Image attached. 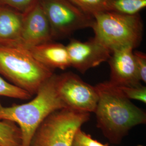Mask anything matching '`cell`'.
I'll return each mask as SVG.
<instances>
[{
  "instance_id": "6da1fadb",
  "label": "cell",
  "mask_w": 146,
  "mask_h": 146,
  "mask_svg": "<svg viewBox=\"0 0 146 146\" xmlns=\"http://www.w3.org/2000/svg\"><path fill=\"white\" fill-rule=\"evenodd\" d=\"M95 88L99 100L95 111L97 126L110 142L118 144L133 127L146 123L145 112L109 81Z\"/></svg>"
},
{
  "instance_id": "7a4b0ae2",
  "label": "cell",
  "mask_w": 146,
  "mask_h": 146,
  "mask_svg": "<svg viewBox=\"0 0 146 146\" xmlns=\"http://www.w3.org/2000/svg\"><path fill=\"white\" fill-rule=\"evenodd\" d=\"M57 74L42 84L31 101L5 107L0 103V121L15 123L21 132V146H30L37 129L47 117L56 110L66 108L56 90Z\"/></svg>"
},
{
  "instance_id": "3957f363",
  "label": "cell",
  "mask_w": 146,
  "mask_h": 146,
  "mask_svg": "<svg viewBox=\"0 0 146 146\" xmlns=\"http://www.w3.org/2000/svg\"><path fill=\"white\" fill-rule=\"evenodd\" d=\"M54 74L20 46H0V75L31 96Z\"/></svg>"
},
{
  "instance_id": "277c9868",
  "label": "cell",
  "mask_w": 146,
  "mask_h": 146,
  "mask_svg": "<svg viewBox=\"0 0 146 146\" xmlns=\"http://www.w3.org/2000/svg\"><path fill=\"white\" fill-rule=\"evenodd\" d=\"M94 38L113 51L125 47L133 49L142 40L144 25L141 16L102 11L94 16Z\"/></svg>"
},
{
  "instance_id": "5b68a950",
  "label": "cell",
  "mask_w": 146,
  "mask_h": 146,
  "mask_svg": "<svg viewBox=\"0 0 146 146\" xmlns=\"http://www.w3.org/2000/svg\"><path fill=\"white\" fill-rule=\"evenodd\" d=\"M90 113L64 108L49 115L39 125L30 146H73L75 136Z\"/></svg>"
},
{
  "instance_id": "8992f818",
  "label": "cell",
  "mask_w": 146,
  "mask_h": 146,
  "mask_svg": "<svg viewBox=\"0 0 146 146\" xmlns=\"http://www.w3.org/2000/svg\"><path fill=\"white\" fill-rule=\"evenodd\" d=\"M39 3L49 22L53 39L65 38L93 26V16L67 0H40Z\"/></svg>"
},
{
  "instance_id": "52a82bcc",
  "label": "cell",
  "mask_w": 146,
  "mask_h": 146,
  "mask_svg": "<svg viewBox=\"0 0 146 146\" xmlns=\"http://www.w3.org/2000/svg\"><path fill=\"white\" fill-rule=\"evenodd\" d=\"M58 95L66 108L82 112H95L99 100L95 87L84 81L73 72L56 76Z\"/></svg>"
},
{
  "instance_id": "ba28073f",
  "label": "cell",
  "mask_w": 146,
  "mask_h": 146,
  "mask_svg": "<svg viewBox=\"0 0 146 146\" xmlns=\"http://www.w3.org/2000/svg\"><path fill=\"white\" fill-rule=\"evenodd\" d=\"M66 47L70 66L82 74L108 61L112 52L94 37L85 42L73 39Z\"/></svg>"
},
{
  "instance_id": "9c48e42d",
  "label": "cell",
  "mask_w": 146,
  "mask_h": 146,
  "mask_svg": "<svg viewBox=\"0 0 146 146\" xmlns=\"http://www.w3.org/2000/svg\"><path fill=\"white\" fill-rule=\"evenodd\" d=\"M52 40L49 22L38 2L25 13L20 46L29 49Z\"/></svg>"
},
{
  "instance_id": "30bf717a",
  "label": "cell",
  "mask_w": 146,
  "mask_h": 146,
  "mask_svg": "<svg viewBox=\"0 0 146 146\" xmlns=\"http://www.w3.org/2000/svg\"><path fill=\"white\" fill-rule=\"evenodd\" d=\"M134 49L125 47L111 52L108 62L110 69V84L117 86H136L140 84Z\"/></svg>"
},
{
  "instance_id": "8fae6325",
  "label": "cell",
  "mask_w": 146,
  "mask_h": 146,
  "mask_svg": "<svg viewBox=\"0 0 146 146\" xmlns=\"http://www.w3.org/2000/svg\"><path fill=\"white\" fill-rule=\"evenodd\" d=\"M25 14L0 5V46H20Z\"/></svg>"
},
{
  "instance_id": "7c38bea8",
  "label": "cell",
  "mask_w": 146,
  "mask_h": 146,
  "mask_svg": "<svg viewBox=\"0 0 146 146\" xmlns=\"http://www.w3.org/2000/svg\"><path fill=\"white\" fill-rule=\"evenodd\" d=\"M27 49L39 62L53 71L70 67L67 47L61 43L52 41Z\"/></svg>"
},
{
  "instance_id": "4fadbf2b",
  "label": "cell",
  "mask_w": 146,
  "mask_h": 146,
  "mask_svg": "<svg viewBox=\"0 0 146 146\" xmlns=\"http://www.w3.org/2000/svg\"><path fill=\"white\" fill-rule=\"evenodd\" d=\"M146 7V0H107L105 11L125 15H139Z\"/></svg>"
},
{
  "instance_id": "5bb4252c",
  "label": "cell",
  "mask_w": 146,
  "mask_h": 146,
  "mask_svg": "<svg viewBox=\"0 0 146 146\" xmlns=\"http://www.w3.org/2000/svg\"><path fill=\"white\" fill-rule=\"evenodd\" d=\"M0 146H21V132L15 123L0 121Z\"/></svg>"
},
{
  "instance_id": "9a60e30c",
  "label": "cell",
  "mask_w": 146,
  "mask_h": 146,
  "mask_svg": "<svg viewBox=\"0 0 146 146\" xmlns=\"http://www.w3.org/2000/svg\"><path fill=\"white\" fill-rule=\"evenodd\" d=\"M84 12L90 15L105 11L107 0H67Z\"/></svg>"
},
{
  "instance_id": "2e32d148",
  "label": "cell",
  "mask_w": 146,
  "mask_h": 146,
  "mask_svg": "<svg viewBox=\"0 0 146 146\" xmlns=\"http://www.w3.org/2000/svg\"><path fill=\"white\" fill-rule=\"evenodd\" d=\"M0 96L17 99L29 100L32 96L24 90L10 84L0 75Z\"/></svg>"
},
{
  "instance_id": "e0dca14e",
  "label": "cell",
  "mask_w": 146,
  "mask_h": 146,
  "mask_svg": "<svg viewBox=\"0 0 146 146\" xmlns=\"http://www.w3.org/2000/svg\"><path fill=\"white\" fill-rule=\"evenodd\" d=\"M115 86L128 99L136 100L146 104V88L141 84L136 86Z\"/></svg>"
},
{
  "instance_id": "ac0fdd59",
  "label": "cell",
  "mask_w": 146,
  "mask_h": 146,
  "mask_svg": "<svg viewBox=\"0 0 146 146\" xmlns=\"http://www.w3.org/2000/svg\"><path fill=\"white\" fill-rule=\"evenodd\" d=\"M40 0H0V5H5L22 13H26Z\"/></svg>"
},
{
  "instance_id": "d6986e66",
  "label": "cell",
  "mask_w": 146,
  "mask_h": 146,
  "mask_svg": "<svg viewBox=\"0 0 146 146\" xmlns=\"http://www.w3.org/2000/svg\"><path fill=\"white\" fill-rule=\"evenodd\" d=\"M138 74L140 81L146 82V55L140 51H134Z\"/></svg>"
},
{
  "instance_id": "ffe728a7",
  "label": "cell",
  "mask_w": 146,
  "mask_h": 146,
  "mask_svg": "<svg viewBox=\"0 0 146 146\" xmlns=\"http://www.w3.org/2000/svg\"><path fill=\"white\" fill-rule=\"evenodd\" d=\"M74 141L76 142L80 146H108L94 140L90 135L82 131L81 129L77 131Z\"/></svg>"
},
{
  "instance_id": "44dd1931",
  "label": "cell",
  "mask_w": 146,
  "mask_h": 146,
  "mask_svg": "<svg viewBox=\"0 0 146 146\" xmlns=\"http://www.w3.org/2000/svg\"><path fill=\"white\" fill-rule=\"evenodd\" d=\"M73 146H80L78 144V143L76 142H75V141H74L73 142Z\"/></svg>"
},
{
  "instance_id": "7402d4cb",
  "label": "cell",
  "mask_w": 146,
  "mask_h": 146,
  "mask_svg": "<svg viewBox=\"0 0 146 146\" xmlns=\"http://www.w3.org/2000/svg\"><path fill=\"white\" fill-rule=\"evenodd\" d=\"M142 146V145H138V146Z\"/></svg>"
}]
</instances>
